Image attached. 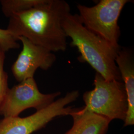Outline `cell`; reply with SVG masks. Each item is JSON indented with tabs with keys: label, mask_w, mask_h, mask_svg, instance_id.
Listing matches in <instances>:
<instances>
[{
	"label": "cell",
	"mask_w": 134,
	"mask_h": 134,
	"mask_svg": "<svg viewBox=\"0 0 134 134\" xmlns=\"http://www.w3.org/2000/svg\"><path fill=\"white\" fill-rule=\"evenodd\" d=\"M78 91L68 92L50 105L26 117H5L0 120V134H31L59 116L71 115L77 108L67 106L78 98Z\"/></svg>",
	"instance_id": "cell-5"
},
{
	"label": "cell",
	"mask_w": 134,
	"mask_h": 134,
	"mask_svg": "<svg viewBox=\"0 0 134 134\" xmlns=\"http://www.w3.org/2000/svg\"><path fill=\"white\" fill-rule=\"evenodd\" d=\"M70 12V5L64 0H41L10 17L7 29L18 39L24 37L52 52L65 51L67 37L62 24Z\"/></svg>",
	"instance_id": "cell-1"
},
{
	"label": "cell",
	"mask_w": 134,
	"mask_h": 134,
	"mask_svg": "<svg viewBox=\"0 0 134 134\" xmlns=\"http://www.w3.org/2000/svg\"><path fill=\"white\" fill-rule=\"evenodd\" d=\"M41 0H1L0 4L3 14L8 18L13 15L34 7Z\"/></svg>",
	"instance_id": "cell-10"
},
{
	"label": "cell",
	"mask_w": 134,
	"mask_h": 134,
	"mask_svg": "<svg viewBox=\"0 0 134 134\" xmlns=\"http://www.w3.org/2000/svg\"><path fill=\"white\" fill-rule=\"evenodd\" d=\"M93 90L83 96L85 107L96 114L111 121H124L128 110V101L124 85L122 81L106 80L96 72Z\"/></svg>",
	"instance_id": "cell-3"
},
{
	"label": "cell",
	"mask_w": 134,
	"mask_h": 134,
	"mask_svg": "<svg viewBox=\"0 0 134 134\" xmlns=\"http://www.w3.org/2000/svg\"><path fill=\"white\" fill-rule=\"evenodd\" d=\"M70 115L73 118L74 124L66 134H105L110 122L85 107L77 108Z\"/></svg>",
	"instance_id": "cell-9"
},
{
	"label": "cell",
	"mask_w": 134,
	"mask_h": 134,
	"mask_svg": "<svg viewBox=\"0 0 134 134\" xmlns=\"http://www.w3.org/2000/svg\"><path fill=\"white\" fill-rule=\"evenodd\" d=\"M23 44V49L11 70L15 79L19 82L34 78L35 72L40 68L47 71L56 60V56L46 48L32 43L24 37H18Z\"/></svg>",
	"instance_id": "cell-7"
},
{
	"label": "cell",
	"mask_w": 134,
	"mask_h": 134,
	"mask_svg": "<svg viewBox=\"0 0 134 134\" xmlns=\"http://www.w3.org/2000/svg\"><path fill=\"white\" fill-rule=\"evenodd\" d=\"M5 53V52L0 49V107L9 88L8 86V75L4 69Z\"/></svg>",
	"instance_id": "cell-12"
},
{
	"label": "cell",
	"mask_w": 134,
	"mask_h": 134,
	"mask_svg": "<svg viewBox=\"0 0 134 134\" xmlns=\"http://www.w3.org/2000/svg\"><path fill=\"white\" fill-rule=\"evenodd\" d=\"M61 94L40 92L34 78H29L9 88L0 107V115L5 117L19 116L23 111L34 108L37 111L50 105Z\"/></svg>",
	"instance_id": "cell-6"
},
{
	"label": "cell",
	"mask_w": 134,
	"mask_h": 134,
	"mask_svg": "<svg viewBox=\"0 0 134 134\" xmlns=\"http://www.w3.org/2000/svg\"><path fill=\"white\" fill-rule=\"evenodd\" d=\"M115 62L124 85L128 101V110L124 120L125 126L134 124V61L132 51L120 48Z\"/></svg>",
	"instance_id": "cell-8"
},
{
	"label": "cell",
	"mask_w": 134,
	"mask_h": 134,
	"mask_svg": "<svg viewBox=\"0 0 134 134\" xmlns=\"http://www.w3.org/2000/svg\"><path fill=\"white\" fill-rule=\"evenodd\" d=\"M18 39L7 29H0V49L5 53L11 49H18Z\"/></svg>",
	"instance_id": "cell-11"
},
{
	"label": "cell",
	"mask_w": 134,
	"mask_h": 134,
	"mask_svg": "<svg viewBox=\"0 0 134 134\" xmlns=\"http://www.w3.org/2000/svg\"><path fill=\"white\" fill-rule=\"evenodd\" d=\"M62 26L66 36L72 40L71 46L80 53L81 62L88 63L106 80L122 81L115 62L119 51L86 27L78 14H68Z\"/></svg>",
	"instance_id": "cell-2"
},
{
	"label": "cell",
	"mask_w": 134,
	"mask_h": 134,
	"mask_svg": "<svg viewBox=\"0 0 134 134\" xmlns=\"http://www.w3.org/2000/svg\"><path fill=\"white\" fill-rule=\"evenodd\" d=\"M128 0H101L92 7L78 5L79 15L83 25L105 40L118 51L120 27L118 24L121 13Z\"/></svg>",
	"instance_id": "cell-4"
}]
</instances>
